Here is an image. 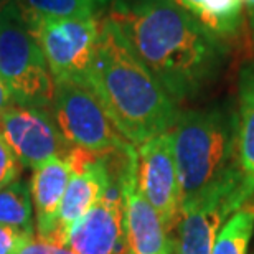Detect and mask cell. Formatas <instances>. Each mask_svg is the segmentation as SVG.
<instances>
[{"instance_id": "6da1fadb", "label": "cell", "mask_w": 254, "mask_h": 254, "mask_svg": "<svg viewBox=\"0 0 254 254\" xmlns=\"http://www.w3.org/2000/svg\"><path fill=\"white\" fill-rule=\"evenodd\" d=\"M108 18L177 104L200 96L220 73L226 43L172 0H114Z\"/></svg>"}, {"instance_id": "7a4b0ae2", "label": "cell", "mask_w": 254, "mask_h": 254, "mask_svg": "<svg viewBox=\"0 0 254 254\" xmlns=\"http://www.w3.org/2000/svg\"><path fill=\"white\" fill-rule=\"evenodd\" d=\"M84 86L93 91L124 139L135 147L170 132L180 114L179 104L108 17L101 22Z\"/></svg>"}, {"instance_id": "3957f363", "label": "cell", "mask_w": 254, "mask_h": 254, "mask_svg": "<svg viewBox=\"0 0 254 254\" xmlns=\"http://www.w3.org/2000/svg\"><path fill=\"white\" fill-rule=\"evenodd\" d=\"M170 134L182 210L216 191L226 189L236 191V129L233 116L218 108L184 111Z\"/></svg>"}, {"instance_id": "277c9868", "label": "cell", "mask_w": 254, "mask_h": 254, "mask_svg": "<svg viewBox=\"0 0 254 254\" xmlns=\"http://www.w3.org/2000/svg\"><path fill=\"white\" fill-rule=\"evenodd\" d=\"M0 78L13 104L45 109L52 106L55 81L17 5L0 12Z\"/></svg>"}, {"instance_id": "5b68a950", "label": "cell", "mask_w": 254, "mask_h": 254, "mask_svg": "<svg viewBox=\"0 0 254 254\" xmlns=\"http://www.w3.org/2000/svg\"><path fill=\"white\" fill-rule=\"evenodd\" d=\"M53 118L69 147L93 154L124 152L132 145L118 130L93 91L76 81H55Z\"/></svg>"}, {"instance_id": "8992f818", "label": "cell", "mask_w": 254, "mask_h": 254, "mask_svg": "<svg viewBox=\"0 0 254 254\" xmlns=\"http://www.w3.org/2000/svg\"><path fill=\"white\" fill-rule=\"evenodd\" d=\"M37 40L53 81H76L84 84L101 33L99 17L53 18L22 13Z\"/></svg>"}, {"instance_id": "52a82bcc", "label": "cell", "mask_w": 254, "mask_h": 254, "mask_svg": "<svg viewBox=\"0 0 254 254\" xmlns=\"http://www.w3.org/2000/svg\"><path fill=\"white\" fill-rule=\"evenodd\" d=\"M0 132L20 164L37 169L53 157H66L71 147L53 114L45 108L10 104L0 113Z\"/></svg>"}, {"instance_id": "ba28073f", "label": "cell", "mask_w": 254, "mask_h": 254, "mask_svg": "<svg viewBox=\"0 0 254 254\" xmlns=\"http://www.w3.org/2000/svg\"><path fill=\"white\" fill-rule=\"evenodd\" d=\"M137 160L142 195L160 216L167 231L172 233L179 228L182 218V191L170 132L139 145Z\"/></svg>"}, {"instance_id": "9c48e42d", "label": "cell", "mask_w": 254, "mask_h": 254, "mask_svg": "<svg viewBox=\"0 0 254 254\" xmlns=\"http://www.w3.org/2000/svg\"><path fill=\"white\" fill-rule=\"evenodd\" d=\"M108 155L109 154H93L76 147L69 149L64 159L73 174L60 205L57 226L52 238L47 241L66 246L73 226L104 196L113 184Z\"/></svg>"}, {"instance_id": "30bf717a", "label": "cell", "mask_w": 254, "mask_h": 254, "mask_svg": "<svg viewBox=\"0 0 254 254\" xmlns=\"http://www.w3.org/2000/svg\"><path fill=\"white\" fill-rule=\"evenodd\" d=\"M137 165V150L132 147L126 154L119 172V185L124 198L127 254H177L175 241L139 189Z\"/></svg>"}, {"instance_id": "8fae6325", "label": "cell", "mask_w": 254, "mask_h": 254, "mask_svg": "<svg viewBox=\"0 0 254 254\" xmlns=\"http://www.w3.org/2000/svg\"><path fill=\"white\" fill-rule=\"evenodd\" d=\"M66 246L74 254H127L124 198L119 177L104 196L73 226Z\"/></svg>"}, {"instance_id": "7c38bea8", "label": "cell", "mask_w": 254, "mask_h": 254, "mask_svg": "<svg viewBox=\"0 0 254 254\" xmlns=\"http://www.w3.org/2000/svg\"><path fill=\"white\" fill-rule=\"evenodd\" d=\"M236 164L238 187L231 198L233 211L254 196V58L241 66L238 74Z\"/></svg>"}, {"instance_id": "4fadbf2b", "label": "cell", "mask_w": 254, "mask_h": 254, "mask_svg": "<svg viewBox=\"0 0 254 254\" xmlns=\"http://www.w3.org/2000/svg\"><path fill=\"white\" fill-rule=\"evenodd\" d=\"M235 190L216 191L205 200L182 210L177 254H213L218 233L231 216V196Z\"/></svg>"}, {"instance_id": "5bb4252c", "label": "cell", "mask_w": 254, "mask_h": 254, "mask_svg": "<svg viewBox=\"0 0 254 254\" xmlns=\"http://www.w3.org/2000/svg\"><path fill=\"white\" fill-rule=\"evenodd\" d=\"M69 164L63 157H53L33 169L30 182V195L37 216L38 238L50 240L57 226L58 210L62 205L66 187L71 179Z\"/></svg>"}, {"instance_id": "9a60e30c", "label": "cell", "mask_w": 254, "mask_h": 254, "mask_svg": "<svg viewBox=\"0 0 254 254\" xmlns=\"http://www.w3.org/2000/svg\"><path fill=\"white\" fill-rule=\"evenodd\" d=\"M190 13L208 33L226 43L240 33L245 23L243 0H172Z\"/></svg>"}, {"instance_id": "2e32d148", "label": "cell", "mask_w": 254, "mask_h": 254, "mask_svg": "<svg viewBox=\"0 0 254 254\" xmlns=\"http://www.w3.org/2000/svg\"><path fill=\"white\" fill-rule=\"evenodd\" d=\"M254 231V200L245 203L225 221L218 233L213 254H248Z\"/></svg>"}, {"instance_id": "e0dca14e", "label": "cell", "mask_w": 254, "mask_h": 254, "mask_svg": "<svg viewBox=\"0 0 254 254\" xmlns=\"http://www.w3.org/2000/svg\"><path fill=\"white\" fill-rule=\"evenodd\" d=\"M0 225H10L33 233V206L30 187L17 180L0 189Z\"/></svg>"}, {"instance_id": "ac0fdd59", "label": "cell", "mask_w": 254, "mask_h": 254, "mask_svg": "<svg viewBox=\"0 0 254 254\" xmlns=\"http://www.w3.org/2000/svg\"><path fill=\"white\" fill-rule=\"evenodd\" d=\"M109 0H22L17 7L22 13H35L53 18H91Z\"/></svg>"}, {"instance_id": "d6986e66", "label": "cell", "mask_w": 254, "mask_h": 254, "mask_svg": "<svg viewBox=\"0 0 254 254\" xmlns=\"http://www.w3.org/2000/svg\"><path fill=\"white\" fill-rule=\"evenodd\" d=\"M22 169L23 165L20 164L17 155L13 154L0 132V189L17 182L22 175Z\"/></svg>"}, {"instance_id": "ffe728a7", "label": "cell", "mask_w": 254, "mask_h": 254, "mask_svg": "<svg viewBox=\"0 0 254 254\" xmlns=\"http://www.w3.org/2000/svg\"><path fill=\"white\" fill-rule=\"evenodd\" d=\"M33 238V233L22 228L0 225V254H17Z\"/></svg>"}, {"instance_id": "44dd1931", "label": "cell", "mask_w": 254, "mask_h": 254, "mask_svg": "<svg viewBox=\"0 0 254 254\" xmlns=\"http://www.w3.org/2000/svg\"><path fill=\"white\" fill-rule=\"evenodd\" d=\"M17 254H74L69 250L68 246L57 245V243L47 241L43 238H32L27 241V245H23V248Z\"/></svg>"}, {"instance_id": "7402d4cb", "label": "cell", "mask_w": 254, "mask_h": 254, "mask_svg": "<svg viewBox=\"0 0 254 254\" xmlns=\"http://www.w3.org/2000/svg\"><path fill=\"white\" fill-rule=\"evenodd\" d=\"M245 18H246L248 28H250L251 42L254 45V0H246V3H245Z\"/></svg>"}, {"instance_id": "603a6c76", "label": "cell", "mask_w": 254, "mask_h": 254, "mask_svg": "<svg viewBox=\"0 0 254 254\" xmlns=\"http://www.w3.org/2000/svg\"><path fill=\"white\" fill-rule=\"evenodd\" d=\"M10 104H12V96H10L8 88L5 86L2 78H0V113H2L5 108H8Z\"/></svg>"}, {"instance_id": "cb8c5ba5", "label": "cell", "mask_w": 254, "mask_h": 254, "mask_svg": "<svg viewBox=\"0 0 254 254\" xmlns=\"http://www.w3.org/2000/svg\"><path fill=\"white\" fill-rule=\"evenodd\" d=\"M20 2H22V0H0V12L7 7H12V5H18Z\"/></svg>"}]
</instances>
